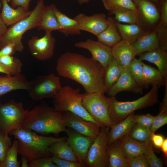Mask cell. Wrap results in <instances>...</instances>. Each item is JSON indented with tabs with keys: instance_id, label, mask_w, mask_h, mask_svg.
<instances>
[{
	"instance_id": "ffe728a7",
	"label": "cell",
	"mask_w": 167,
	"mask_h": 167,
	"mask_svg": "<svg viewBox=\"0 0 167 167\" xmlns=\"http://www.w3.org/2000/svg\"><path fill=\"white\" fill-rule=\"evenodd\" d=\"M2 5L0 16L5 24L11 26L28 16L32 11H26L24 8L19 6L13 8L8 4L7 0H1Z\"/></svg>"
},
{
	"instance_id": "6f0895ef",
	"label": "cell",
	"mask_w": 167,
	"mask_h": 167,
	"mask_svg": "<svg viewBox=\"0 0 167 167\" xmlns=\"http://www.w3.org/2000/svg\"><path fill=\"white\" fill-rule=\"evenodd\" d=\"M152 2H154L157 5H158L159 3V1L160 0H150Z\"/></svg>"
},
{
	"instance_id": "3957f363",
	"label": "cell",
	"mask_w": 167,
	"mask_h": 167,
	"mask_svg": "<svg viewBox=\"0 0 167 167\" xmlns=\"http://www.w3.org/2000/svg\"><path fill=\"white\" fill-rule=\"evenodd\" d=\"M17 139L18 142V154L31 161L42 157H51L49 151L54 143L66 139V137L56 138L38 135L32 131L21 128L11 131L9 133Z\"/></svg>"
},
{
	"instance_id": "f6af8a7d",
	"label": "cell",
	"mask_w": 167,
	"mask_h": 167,
	"mask_svg": "<svg viewBox=\"0 0 167 167\" xmlns=\"http://www.w3.org/2000/svg\"><path fill=\"white\" fill-rule=\"evenodd\" d=\"M167 26L159 24L156 30L159 40V48L167 51Z\"/></svg>"
},
{
	"instance_id": "db71d44e",
	"label": "cell",
	"mask_w": 167,
	"mask_h": 167,
	"mask_svg": "<svg viewBox=\"0 0 167 167\" xmlns=\"http://www.w3.org/2000/svg\"><path fill=\"white\" fill-rule=\"evenodd\" d=\"M0 73H3L6 75H12L10 72L0 63Z\"/></svg>"
},
{
	"instance_id": "cb8c5ba5",
	"label": "cell",
	"mask_w": 167,
	"mask_h": 167,
	"mask_svg": "<svg viewBox=\"0 0 167 167\" xmlns=\"http://www.w3.org/2000/svg\"><path fill=\"white\" fill-rule=\"evenodd\" d=\"M132 44L136 55L160 48L159 40L156 30L143 33Z\"/></svg>"
},
{
	"instance_id": "5bb4252c",
	"label": "cell",
	"mask_w": 167,
	"mask_h": 167,
	"mask_svg": "<svg viewBox=\"0 0 167 167\" xmlns=\"http://www.w3.org/2000/svg\"><path fill=\"white\" fill-rule=\"evenodd\" d=\"M65 132L68 136L66 140L79 162L85 165L88 151L95 139L83 135L69 127L67 128Z\"/></svg>"
},
{
	"instance_id": "91938a15",
	"label": "cell",
	"mask_w": 167,
	"mask_h": 167,
	"mask_svg": "<svg viewBox=\"0 0 167 167\" xmlns=\"http://www.w3.org/2000/svg\"><path fill=\"white\" fill-rule=\"evenodd\" d=\"M12 0H7V2H11Z\"/></svg>"
},
{
	"instance_id": "8fae6325",
	"label": "cell",
	"mask_w": 167,
	"mask_h": 167,
	"mask_svg": "<svg viewBox=\"0 0 167 167\" xmlns=\"http://www.w3.org/2000/svg\"><path fill=\"white\" fill-rule=\"evenodd\" d=\"M52 32H45L42 37L33 36L28 41V45L32 56L40 61L51 58L54 54L56 40Z\"/></svg>"
},
{
	"instance_id": "9f6ffc18",
	"label": "cell",
	"mask_w": 167,
	"mask_h": 167,
	"mask_svg": "<svg viewBox=\"0 0 167 167\" xmlns=\"http://www.w3.org/2000/svg\"><path fill=\"white\" fill-rule=\"evenodd\" d=\"M90 0H78V2L80 4H81L84 3H87Z\"/></svg>"
},
{
	"instance_id": "277c9868",
	"label": "cell",
	"mask_w": 167,
	"mask_h": 167,
	"mask_svg": "<svg viewBox=\"0 0 167 167\" xmlns=\"http://www.w3.org/2000/svg\"><path fill=\"white\" fill-rule=\"evenodd\" d=\"M152 86L147 94L134 101H120L115 96L108 97L109 113L113 124L119 123L136 110L152 106L158 103L160 87L156 85Z\"/></svg>"
},
{
	"instance_id": "1f68e13d",
	"label": "cell",
	"mask_w": 167,
	"mask_h": 167,
	"mask_svg": "<svg viewBox=\"0 0 167 167\" xmlns=\"http://www.w3.org/2000/svg\"><path fill=\"white\" fill-rule=\"evenodd\" d=\"M124 69L113 58L105 69V83L107 91L118 80Z\"/></svg>"
},
{
	"instance_id": "83f0119b",
	"label": "cell",
	"mask_w": 167,
	"mask_h": 167,
	"mask_svg": "<svg viewBox=\"0 0 167 167\" xmlns=\"http://www.w3.org/2000/svg\"><path fill=\"white\" fill-rule=\"evenodd\" d=\"M49 151L52 156L57 158L79 162L68 144L66 139L58 141L53 143L49 147Z\"/></svg>"
},
{
	"instance_id": "d4e9b609",
	"label": "cell",
	"mask_w": 167,
	"mask_h": 167,
	"mask_svg": "<svg viewBox=\"0 0 167 167\" xmlns=\"http://www.w3.org/2000/svg\"><path fill=\"white\" fill-rule=\"evenodd\" d=\"M52 5L60 27L59 32L63 33L66 36L80 35L81 30L77 21L61 12L54 4Z\"/></svg>"
},
{
	"instance_id": "680465c9",
	"label": "cell",
	"mask_w": 167,
	"mask_h": 167,
	"mask_svg": "<svg viewBox=\"0 0 167 167\" xmlns=\"http://www.w3.org/2000/svg\"><path fill=\"white\" fill-rule=\"evenodd\" d=\"M2 6V3L0 1V10L1 9V7Z\"/></svg>"
},
{
	"instance_id": "11a10c76",
	"label": "cell",
	"mask_w": 167,
	"mask_h": 167,
	"mask_svg": "<svg viewBox=\"0 0 167 167\" xmlns=\"http://www.w3.org/2000/svg\"><path fill=\"white\" fill-rule=\"evenodd\" d=\"M21 167H28V161L27 159L25 157L22 156L21 157Z\"/></svg>"
},
{
	"instance_id": "7bdbcfd3",
	"label": "cell",
	"mask_w": 167,
	"mask_h": 167,
	"mask_svg": "<svg viewBox=\"0 0 167 167\" xmlns=\"http://www.w3.org/2000/svg\"><path fill=\"white\" fill-rule=\"evenodd\" d=\"M126 158L127 167H149L144 154Z\"/></svg>"
},
{
	"instance_id": "5b68a950",
	"label": "cell",
	"mask_w": 167,
	"mask_h": 167,
	"mask_svg": "<svg viewBox=\"0 0 167 167\" xmlns=\"http://www.w3.org/2000/svg\"><path fill=\"white\" fill-rule=\"evenodd\" d=\"M86 94H82L79 88H73L70 86L62 87L53 98L54 108L59 112H71L102 127L91 117L82 105V99Z\"/></svg>"
},
{
	"instance_id": "8992f818",
	"label": "cell",
	"mask_w": 167,
	"mask_h": 167,
	"mask_svg": "<svg viewBox=\"0 0 167 167\" xmlns=\"http://www.w3.org/2000/svg\"><path fill=\"white\" fill-rule=\"evenodd\" d=\"M83 107L90 115L102 127L110 128L114 125L109 113V101L104 93L88 94L82 101Z\"/></svg>"
},
{
	"instance_id": "ee69618b",
	"label": "cell",
	"mask_w": 167,
	"mask_h": 167,
	"mask_svg": "<svg viewBox=\"0 0 167 167\" xmlns=\"http://www.w3.org/2000/svg\"><path fill=\"white\" fill-rule=\"evenodd\" d=\"M29 162V167H58L53 162L51 157H44L35 159Z\"/></svg>"
},
{
	"instance_id": "60d3db41",
	"label": "cell",
	"mask_w": 167,
	"mask_h": 167,
	"mask_svg": "<svg viewBox=\"0 0 167 167\" xmlns=\"http://www.w3.org/2000/svg\"><path fill=\"white\" fill-rule=\"evenodd\" d=\"M11 146V139L8 135L0 132V163H2L4 160Z\"/></svg>"
},
{
	"instance_id": "ba28073f",
	"label": "cell",
	"mask_w": 167,
	"mask_h": 167,
	"mask_svg": "<svg viewBox=\"0 0 167 167\" xmlns=\"http://www.w3.org/2000/svg\"><path fill=\"white\" fill-rule=\"evenodd\" d=\"M27 110L21 102L14 100L0 105V132L5 135L12 130L21 128Z\"/></svg>"
},
{
	"instance_id": "e575fe53",
	"label": "cell",
	"mask_w": 167,
	"mask_h": 167,
	"mask_svg": "<svg viewBox=\"0 0 167 167\" xmlns=\"http://www.w3.org/2000/svg\"><path fill=\"white\" fill-rule=\"evenodd\" d=\"M109 13L114 14L115 19L118 22H124L129 24H138L139 18L137 11L126 8H118Z\"/></svg>"
},
{
	"instance_id": "f907efd6",
	"label": "cell",
	"mask_w": 167,
	"mask_h": 167,
	"mask_svg": "<svg viewBox=\"0 0 167 167\" xmlns=\"http://www.w3.org/2000/svg\"><path fill=\"white\" fill-rule=\"evenodd\" d=\"M164 137L160 135L152 134L151 136V141L152 144L156 147L160 148L164 140Z\"/></svg>"
},
{
	"instance_id": "7dc6e473",
	"label": "cell",
	"mask_w": 167,
	"mask_h": 167,
	"mask_svg": "<svg viewBox=\"0 0 167 167\" xmlns=\"http://www.w3.org/2000/svg\"><path fill=\"white\" fill-rule=\"evenodd\" d=\"M53 162L58 167H84L86 166L79 162L61 159L54 156L51 157Z\"/></svg>"
},
{
	"instance_id": "ac0fdd59",
	"label": "cell",
	"mask_w": 167,
	"mask_h": 167,
	"mask_svg": "<svg viewBox=\"0 0 167 167\" xmlns=\"http://www.w3.org/2000/svg\"><path fill=\"white\" fill-rule=\"evenodd\" d=\"M139 16L147 24L153 25L159 20V11L156 3L150 0H133Z\"/></svg>"
},
{
	"instance_id": "4dcf8cb0",
	"label": "cell",
	"mask_w": 167,
	"mask_h": 167,
	"mask_svg": "<svg viewBox=\"0 0 167 167\" xmlns=\"http://www.w3.org/2000/svg\"><path fill=\"white\" fill-rule=\"evenodd\" d=\"M144 63L139 59L134 58L126 68L136 83L143 89H148L149 85L145 80L143 73Z\"/></svg>"
},
{
	"instance_id": "74e56055",
	"label": "cell",
	"mask_w": 167,
	"mask_h": 167,
	"mask_svg": "<svg viewBox=\"0 0 167 167\" xmlns=\"http://www.w3.org/2000/svg\"><path fill=\"white\" fill-rule=\"evenodd\" d=\"M18 142L15 140L9 149L4 161L0 163V167H19L20 162L17 160Z\"/></svg>"
},
{
	"instance_id": "6da1fadb",
	"label": "cell",
	"mask_w": 167,
	"mask_h": 167,
	"mask_svg": "<svg viewBox=\"0 0 167 167\" xmlns=\"http://www.w3.org/2000/svg\"><path fill=\"white\" fill-rule=\"evenodd\" d=\"M56 69L60 76L81 84L88 94L107 92L105 69L92 58L67 52L58 59Z\"/></svg>"
},
{
	"instance_id": "4316f807",
	"label": "cell",
	"mask_w": 167,
	"mask_h": 167,
	"mask_svg": "<svg viewBox=\"0 0 167 167\" xmlns=\"http://www.w3.org/2000/svg\"><path fill=\"white\" fill-rule=\"evenodd\" d=\"M106 150L108 167H127V158L122 146L117 141L107 145Z\"/></svg>"
},
{
	"instance_id": "8d00e7d4",
	"label": "cell",
	"mask_w": 167,
	"mask_h": 167,
	"mask_svg": "<svg viewBox=\"0 0 167 167\" xmlns=\"http://www.w3.org/2000/svg\"><path fill=\"white\" fill-rule=\"evenodd\" d=\"M152 134L149 129L136 123L131 130L128 135L131 138L137 141L148 144L151 142Z\"/></svg>"
},
{
	"instance_id": "d6a6232c",
	"label": "cell",
	"mask_w": 167,
	"mask_h": 167,
	"mask_svg": "<svg viewBox=\"0 0 167 167\" xmlns=\"http://www.w3.org/2000/svg\"><path fill=\"white\" fill-rule=\"evenodd\" d=\"M143 73L144 78L149 85H156L160 87L165 85L167 78L164 77L158 70L144 63Z\"/></svg>"
},
{
	"instance_id": "bcb514c9",
	"label": "cell",
	"mask_w": 167,
	"mask_h": 167,
	"mask_svg": "<svg viewBox=\"0 0 167 167\" xmlns=\"http://www.w3.org/2000/svg\"><path fill=\"white\" fill-rule=\"evenodd\" d=\"M155 116L150 113L135 115L136 123L146 128L150 129Z\"/></svg>"
},
{
	"instance_id": "9a60e30c",
	"label": "cell",
	"mask_w": 167,
	"mask_h": 167,
	"mask_svg": "<svg viewBox=\"0 0 167 167\" xmlns=\"http://www.w3.org/2000/svg\"><path fill=\"white\" fill-rule=\"evenodd\" d=\"M78 22L80 30L89 32L97 36L107 27L108 21L106 15L97 13L88 16L80 13L74 18Z\"/></svg>"
},
{
	"instance_id": "816d5d0a",
	"label": "cell",
	"mask_w": 167,
	"mask_h": 167,
	"mask_svg": "<svg viewBox=\"0 0 167 167\" xmlns=\"http://www.w3.org/2000/svg\"><path fill=\"white\" fill-rule=\"evenodd\" d=\"M7 26L3 21L0 15V42L7 31L8 28Z\"/></svg>"
},
{
	"instance_id": "f35d334b",
	"label": "cell",
	"mask_w": 167,
	"mask_h": 167,
	"mask_svg": "<svg viewBox=\"0 0 167 167\" xmlns=\"http://www.w3.org/2000/svg\"><path fill=\"white\" fill-rule=\"evenodd\" d=\"M106 9L110 12L118 8H126L137 12L133 0H102Z\"/></svg>"
},
{
	"instance_id": "c3c4849f",
	"label": "cell",
	"mask_w": 167,
	"mask_h": 167,
	"mask_svg": "<svg viewBox=\"0 0 167 167\" xmlns=\"http://www.w3.org/2000/svg\"><path fill=\"white\" fill-rule=\"evenodd\" d=\"M158 5L161 14L160 24L167 26V0H160Z\"/></svg>"
},
{
	"instance_id": "44dd1931",
	"label": "cell",
	"mask_w": 167,
	"mask_h": 167,
	"mask_svg": "<svg viewBox=\"0 0 167 167\" xmlns=\"http://www.w3.org/2000/svg\"><path fill=\"white\" fill-rule=\"evenodd\" d=\"M118 142L122 146L126 158L141 154H145L148 151L151 142L148 144L137 141L128 134L119 139Z\"/></svg>"
},
{
	"instance_id": "b9f144b4",
	"label": "cell",
	"mask_w": 167,
	"mask_h": 167,
	"mask_svg": "<svg viewBox=\"0 0 167 167\" xmlns=\"http://www.w3.org/2000/svg\"><path fill=\"white\" fill-rule=\"evenodd\" d=\"M152 144H150L148 151L144 154L149 167H163V164L161 160L157 157L154 152Z\"/></svg>"
},
{
	"instance_id": "f546056e",
	"label": "cell",
	"mask_w": 167,
	"mask_h": 167,
	"mask_svg": "<svg viewBox=\"0 0 167 167\" xmlns=\"http://www.w3.org/2000/svg\"><path fill=\"white\" fill-rule=\"evenodd\" d=\"M117 26L123 40L132 44L144 33L140 26L138 24H125L117 22Z\"/></svg>"
},
{
	"instance_id": "52a82bcc",
	"label": "cell",
	"mask_w": 167,
	"mask_h": 167,
	"mask_svg": "<svg viewBox=\"0 0 167 167\" xmlns=\"http://www.w3.org/2000/svg\"><path fill=\"white\" fill-rule=\"evenodd\" d=\"M44 0H39L27 17L11 25L8 28L0 42L1 49L13 39L23 38L27 31L38 28L40 25L43 12L45 8Z\"/></svg>"
},
{
	"instance_id": "9c48e42d",
	"label": "cell",
	"mask_w": 167,
	"mask_h": 167,
	"mask_svg": "<svg viewBox=\"0 0 167 167\" xmlns=\"http://www.w3.org/2000/svg\"><path fill=\"white\" fill-rule=\"evenodd\" d=\"M59 78L53 73L40 75L29 82L28 90L30 97L35 101L53 98L62 88Z\"/></svg>"
},
{
	"instance_id": "e0dca14e",
	"label": "cell",
	"mask_w": 167,
	"mask_h": 167,
	"mask_svg": "<svg viewBox=\"0 0 167 167\" xmlns=\"http://www.w3.org/2000/svg\"><path fill=\"white\" fill-rule=\"evenodd\" d=\"M113 58L124 69L127 67L136 55L132 43L122 40L111 47Z\"/></svg>"
},
{
	"instance_id": "f5cc1de1",
	"label": "cell",
	"mask_w": 167,
	"mask_h": 167,
	"mask_svg": "<svg viewBox=\"0 0 167 167\" xmlns=\"http://www.w3.org/2000/svg\"><path fill=\"white\" fill-rule=\"evenodd\" d=\"M161 150L163 152L165 159H167V139H164L163 143L161 147Z\"/></svg>"
},
{
	"instance_id": "7c38bea8",
	"label": "cell",
	"mask_w": 167,
	"mask_h": 167,
	"mask_svg": "<svg viewBox=\"0 0 167 167\" xmlns=\"http://www.w3.org/2000/svg\"><path fill=\"white\" fill-rule=\"evenodd\" d=\"M64 123L67 127L71 128L84 136L94 139L99 135L101 127L96 123L84 119L69 111L63 112Z\"/></svg>"
},
{
	"instance_id": "4fadbf2b",
	"label": "cell",
	"mask_w": 167,
	"mask_h": 167,
	"mask_svg": "<svg viewBox=\"0 0 167 167\" xmlns=\"http://www.w3.org/2000/svg\"><path fill=\"white\" fill-rule=\"evenodd\" d=\"M75 47L88 50L92 55V58L99 62L105 69L113 57L111 47L101 42L91 39L75 44Z\"/></svg>"
},
{
	"instance_id": "681fc988",
	"label": "cell",
	"mask_w": 167,
	"mask_h": 167,
	"mask_svg": "<svg viewBox=\"0 0 167 167\" xmlns=\"http://www.w3.org/2000/svg\"><path fill=\"white\" fill-rule=\"evenodd\" d=\"M32 0H12L11 1V6L13 8L21 6L26 11H29L30 2Z\"/></svg>"
},
{
	"instance_id": "7402d4cb",
	"label": "cell",
	"mask_w": 167,
	"mask_h": 167,
	"mask_svg": "<svg viewBox=\"0 0 167 167\" xmlns=\"http://www.w3.org/2000/svg\"><path fill=\"white\" fill-rule=\"evenodd\" d=\"M136 124L135 115L133 112L119 123L114 124L109 131L108 144L116 141L128 134Z\"/></svg>"
},
{
	"instance_id": "484cf974",
	"label": "cell",
	"mask_w": 167,
	"mask_h": 167,
	"mask_svg": "<svg viewBox=\"0 0 167 167\" xmlns=\"http://www.w3.org/2000/svg\"><path fill=\"white\" fill-rule=\"evenodd\" d=\"M107 19V27L96 36L98 41L112 47L121 40V37L118 31L115 19L111 17Z\"/></svg>"
},
{
	"instance_id": "d6986e66",
	"label": "cell",
	"mask_w": 167,
	"mask_h": 167,
	"mask_svg": "<svg viewBox=\"0 0 167 167\" xmlns=\"http://www.w3.org/2000/svg\"><path fill=\"white\" fill-rule=\"evenodd\" d=\"M29 82L21 74L0 76V96L17 90H28Z\"/></svg>"
},
{
	"instance_id": "ab89813d",
	"label": "cell",
	"mask_w": 167,
	"mask_h": 167,
	"mask_svg": "<svg viewBox=\"0 0 167 167\" xmlns=\"http://www.w3.org/2000/svg\"><path fill=\"white\" fill-rule=\"evenodd\" d=\"M22 38L13 39L0 50V56L12 55L16 52H21L24 49Z\"/></svg>"
},
{
	"instance_id": "d590c367",
	"label": "cell",
	"mask_w": 167,
	"mask_h": 167,
	"mask_svg": "<svg viewBox=\"0 0 167 167\" xmlns=\"http://www.w3.org/2000/svg\"><path fill=\"white\" fill-rule=\"evenodd\" d=\"M0 63L12 75H17L21 74L23 64L19 58L12 55L0 56Z\"/></svg>"
},
{
	"instance_id": "2e32d148",
	"label": "cell",
	"mask_w": 167,
	"mask_h": 167,
	"mask_svg": "<svg viewBox=\"0 0 167 167\" xmlns=\"http://www.w3.org/2000/svg\"><path fill=\"white\" fill-rule=\"evenodd\" d=\"M143 89L136 83L126 68L118 80L106 92L110 96H115L118 93L122 91L132 92L136 94L141 93Z\"/></svg>"
},
{
	"instance_id": "836d02e7",
	"label": "cell",
	"mask_w": 167,
	"mask_h": 167,
	"mask_svg": "<svg viewBox=\"0 0 167 167\" xmlns=\"http://www.w3.org/2000/svg\"><path fill=\"white\" fill-rule=\"evenodd\" d=\"M163 100L160 105L159 114L155 117L150 130L152 134L167 123V81L165 84Z\"/></svg>"
},
{
	"instance_id": "7a4b0ae2",
	"label": "cell",
	"mask_w": 167,
	"mask_h": 167,
	"mask_svg": "<svg viewBox=\"0 0 167 167\" xmlns=\"http://www.w3.org/2000/svg\"><path fill=\"white\" fill-rule=\"evenodd\" d=\"M21 128L43 134H58L65 132L63 112L56 110L46 104L27 110Z\"/></svg>"
},
{
	"instance_id": "30bf717a",
	"label": "cell",
	"mask_w": 167,
	"mask_h": 167,
	"mask_svg": "<svg viewBox=\"0 0 167 167\" xmlns=\"http://www.w3.org/2000/svg\"><path fill=\"white\" fill-rule=\"evenodd\" d=\"M109 129L105 127H101L99 135L88 151L85 162L86 166L89 167L109 166L106 149Z\"/></svg>"
},
{
	"instance_id": "f1b7e54d",
	"label": "cell",
	"mask_w": 167,
	"mask_h": 167,
	"mask_svg": "<svg viewBox=\"0 0 167 167\" xmlns=\"http://www.w3.org/2000/svg\"><path fill=\"white\" fill-rule=\"evenodd\" d=\"M37 28L38 30H43L45 32L56 30L59 31L60 27L52 4L45 6Z\"/></svg>"
},
{
	"instance_id": "603a6c76",
	"label": "cell",
	"mask_w": 167,
	"mask_h": 167,
	"mask_svg": "<svg viewBox=\"0 0 167 167\" xmlns=\"http://www.w3.org/2000/svg\"><path fill=\"white\" fill-rule=\"evenodd\" d=\"M139 59L155 64L165 78H167V52L160 48L139 55Z\"/></svg>"
}]
</instances>
